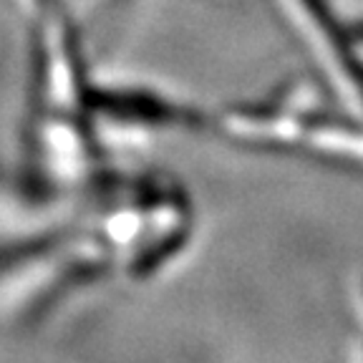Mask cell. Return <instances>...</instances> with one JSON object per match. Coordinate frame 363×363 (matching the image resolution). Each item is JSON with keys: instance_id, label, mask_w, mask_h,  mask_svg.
Segmentation results:
<instances>
[{"instance_id": "cell-1", "label": "cell", "mask_w": 363, "mask_h": 363, "mask_svg": "<svg viewBox=\"0 0 363 363\" xmlns=\"http://www.w3.org/2000/svg\"><path fill=\"white\" fill-rule=\"evenodd\" d=\"M89 106L101 108L113 116H124V119H139V121H177L179 113L177 108L157 101V99L139 96V94H106V91H94L89 94Z\"/></svg>"}, {"instance_id": "cell-2", "label": "cell", "mask_w": 363, "mask_h": 363, "mask_svg": "<svg viewBox=\"0 0 363 363\" xmlns=\"http://www.w3.org/2000/svg\"><path fill=\"white\" fill-rule=\"evenodd\" d=\"M298 3H301V6L311 13L313 26L318 28V33L328 35V43L333 45L335 58H338L340 66H346L348 76H351V84L356 86L358 94L363 96V68L358 66L356 58H353V53L346 48V40L340 38L338 28H335V18L330 16L328 6H325V0H298Z\"/></svg>"}]
</instances>
